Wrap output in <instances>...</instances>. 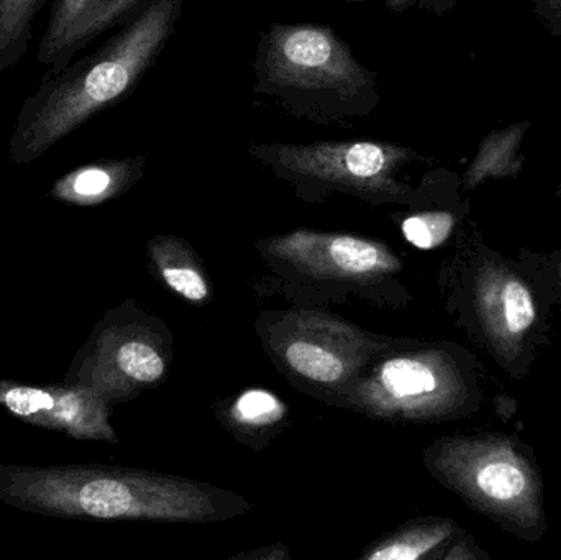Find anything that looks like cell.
Returning <instances> with one entry per match:
<instances>
[{"mask_svg": "<svg viewBox=\"0 0 561 560\" xmlns=\"http://www.w3.org/2000/svg\"><path fill=\"white\" fill-rule=\"evenodd\" d=\"M0 502L56 518L214 523L250 510L209 483L124 467L0 466Z\"/></svg>", "mask_w": 561, "mask_h": 560, "instance_id": "cell-1", "label": "cell"}, {"mask_svg": "<svg viewBox=\"0 0 561 560\" xmlns=\"http://www.w3.org/2000/svg\"><path fill=\"white\" fill-rule=\"evenodd\" d=\"M186 0H157L94 53L46 76L23 102L10 160L30 164L99 112L127 99L176 32Z\"/></svg>", "mask_w": 561, "mask_h": 560, "instance_id": "cell-2", "label": "cell"}, {"mask_svg": "<svg viewBox=\"0 0 561 560\" xmlns=\"http://www.w3.org/2000/svg\"><path fill=\"white\" fill-rule=\"evenodd\" d=\"M253 81L255 94L320 125L363 121L381 101L378 75L320 23H272L256 45Z\"/></svg>", "mask_w": 561, "mask_h": 560, "instance_id": "cell-3", "label": "cell"}, {"mask_svg": "<svg viewBox=\"0 0 561 560\" xmlns=\"http://www.w3.org/2000/svg\"><path fill=\"white\" fill-rule=\"evenodd\" d=\"M247 151L309 203L336 193L373 206L427 204L428 176L417 190L402 181V171L422 160L408 145L376 140L250 144Z\"/></svg>", "mask_w": 561, "mask_h": 560, "instance_id": "cell-4", "label": "cell"}, {"mask_svg": "<svg viewBox=\"0 0 561 560\" xmlns=\"http://www.w3.org/2000/svg\"><path fill=\"white\" fill-rule=\"evenodd\" d=\"M468 397L467 378L450 352L392 339L336 401L375 420L432 423L460 413Z\"/></svg>", "mask_w": 561, "mask_h": 560, "instance_id": "cell-5", "label": "cell"}, {"mask_svg": "<svg viewBox=\"0 0 561 560\" xmlns=\"http://www.w3.org/2000/svg\"><path fill=\"white\" fill-rule=\"evenodd\" d=\"M424 460L438 482L496 522L523 532L543 522L539 473L507 437H445Z\"/></svg>", "mask_w": 561, "mask_h": 560, "instance_id": "cell-6", "label": "cell"}, {"mask_svg": "<svg viewBox=\"0 0 561 560\" xmlns=\"http://www.w3.org/2000/svg\"><path fill=\"white\" fill-rule=\"evenodd\" d=\"M260 334L270 357L287 377L309 390L336 397L392 341L310 309L266 316L260 322Z\"/></svg>", "mask_w": 561, "mask_h": 560, "instance_id": "cell-7", "label": "cell"}, {"mask_svg": "<svg viewBox=\"0 0 561 560\" xmlns=\"http://www.w3.org/2000/svg\"><path fill=\"white\" fill-rule=\"evenodd\" d=\"M163 322L125 302L95 325L76 355L65 384L91 388L108 403L131 400L163 380L170 338Z\"/></svg>", "mask_w": 561, "mask_h": 560, "instance_id": "cell-8", "label": "cell"}, {"mask_svg": "<svg viewBox=\"0 0 561 560\" xmlns=\"http://www.w3.org/2000/svg\"><path fill=\"white\" fill-rule=\"evenodd\" d=\"M259 250L278 273L346 289L378 285L402 270L388 245L350 233L297 229L262 240Z\"/></svg>", "mask_w": 561, "mask_h": 560, "instance_id": "cell-9", "label": "cell"}, {"mask_svg": "<svg viewBox=\"0 0 561 560\" xmlns=\"http://www.w3.org/2000/svg\"><path fill=\"white\" fill-rule=\"evenodd\" d=\"M0 407L23 423L59 431L72 439L118 443L108 423L111 403L91 388L68 384L35 387L0 380Z\"/></svg>", "mask_w": 561, "mask_h": 560, "instance_id": "cell-10", "label": "cell"}, {"mask_svg": "<svg viewBox=\"0 0 561 560\" xmlns=\"http://www.w3.org/2000/svg\"><path fill=\"white\" fill-rule=\"evenodd\" d=\"M473 305L493 351L514 358L537 319L533 292L503 263L484 262L473 276Z\"/></svg>", "mask_w": 561, "mask_h": 560, "instance_id": "cell-11", "label": "cell"}, {"mask_svg": "<svg viewBox=\"0 0 561 560\" xmlns=\"http://www.w3.org/2000/svg\"><path fill=\"white\" fill-rule=\"evenodd\" d=\"M157 0H55L38 45L39 65L48 75L65 69L98 36L137 19Z\"/></svg>", "mask_w": 561, "mask_h": 560, "instance_id": "cell-12", "label": "cell"}, {"mask_svg": "<svg viewBox=\"0 0 561 560\" xmlns=\"http://www.w3.org/2000/svg\"><path fill=\"white\" fill-rule=\"evenodd\" d=\"M145 167V155L84 164L58 178L49 196L71 206H99L131 190L144 178Z\"/></svg>", "mask_w": 561, "mask_h": 560, "instance_id": "cell-13", "label": "cell"}, {"mask_svg": "<svg viewBox=\"0 0 561 560\" xmlns=\"http://www.w3.org/2000/svg\"><path fill=\"white\" fill-rule=\"evenodd\" d=\"M529 128L530 121H519L501 130L490 132L478 145L477 153L461 178L463 190H477L488 180L519 176L526 161L520 148Z\"/></svg>", "mask_w": 561, "mask_h": 560, "instance_id": "cell-14", "label": "cell"}, {"mask_svg": "<svg viewBox=\"0 0 561 560\" xmlns=\"http://www.w3.org/2000/svg\"><path fill=\"white\" fill-rule=\"evenodd\" d=\"M151 263L168 288L186 301H209L210 285L193 247L173 236H158L148 243Z\"/></svg>", "mask_w": 561, "mask_h": 560, "instance_id": "cell-15", "label": "cell"}, {"mask_svg": "<svg viewBox=\"0 0 561 560\" xmlns=\"http://www.w3.org/2000/svg\"><path fill=\"white\" fill-rule=\"evenodd\" d=\"M457 525L450 519H415L378 539L362 555L365 560H417L435 558L434 552L450 541Z\"/></svg>", "mask_w": 561, "mask_h": 560, "instance_id": "cell-16", "label": "cell"}, {"mask_svg": "<svg viewBox=\"0 0 561 560\" xmlns=\"http://www.w3.org/2000/svg\"><path fill=\"white\" fill-rule=\"evenodd\" d=\"M46 0H0V75L13 69L28 49L33 22Z\"/></svg>", "mask_w": 561, "mask_h": 560, "instance_id": "cell-17", "label": "cell"}, {"mask_svg": "<svg viewBox=\"0 0 561 560\" xmlns=\"http://www.w3.org/2000/svg\"><path fill=\"white\" fill-rule=\"evenodd\" d=\"M283 418V401L265 390L245 391L233 401L229 411L230 424L243 431L268 430Z\"/></svg>", "mask_w": 561, "mask_h": 560, "instance_id": "cell-18", "label": "cell"}, {"mask_svg": "<svg viewBox=\"0 0 561 560\" xmlns=\"http://www.w3.org/2000/svg\"><path fill=\"white\" fill-rule=\"evenodd\" d=\"M457 222V214L450 210L424 209L405 217L401 230L411 245L421 250H432L442 245L451 236Z\"/></svg>", "mask_w": 561, "mask_h": 560, "instance_id": "cell-19", "label": "cell"}, {"mask_svg": "<svg viewBox=\"0 0 561 560\" xmlns=\"http://www.w3.org/2000/svg\"><path fill=\"white\" fill-rule=\"evenodd\" d=\"M460 0H385L386 9L394 13H404L411 9L425 10L437 16L450 13Z\"/></svg>", "mask_w": 561, "mask_h": 560, "instance_id": "cell-20", "label": "cell"}, {"mask_svg": "<svg viewBox=\"0 0 561 560\" xmlns=\"http://www.w3.org/2000/svg\"><path fill=\"white\" fill-rule=\"evenodd\" d=\"M533 9L547 32L561 38V0H533Z\"/></svg>", "mask_w": 561, "mask_h": 560, "instance_id": "cell-21", "label": "cell"}, {"mask_svg": "<svg viewBox=\"0 0 561 560\" xmlns=\"http://www.w3.org/2000/svg\"><path fill=\"white\" fill-rule=\"evenodd\" d=\"M557 272H559V279L561 285V253L557 256Z\"/></svg>", "mask_w": 561, "mask_h": 560, "instance_id": "cell-22", "label": "cell"}, {"mask_svg": "<svg viewBox=\"0 0 561 560\" xmlns=\"http://www.w3.org/2000/svg\"><path fill=\"white\" fill-rule=\"evenodd\" d=\"M559 194L561 196V181H560V184H559Z\"/></svg>", "mask_w": 561, "mask_h": 560, "instance_id": "cell-23", "label": "cell"}, {"mask_svg": "<svg viewBox=\"0 0 561 560\" xmlns=\"http://www.w3.org/2000/svg\"><path fill=\"white\" fill-rule=\"evenodd\" d=\"M355 2H362V0H355Z\"/></svg>", "mask_w": 561, "mask_h": 560, "instance_id": "cell-24", "label": "cell"}]
</instances>
